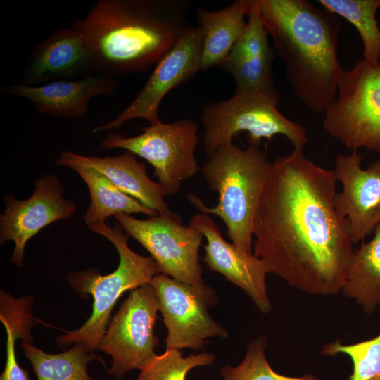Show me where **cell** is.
<instances>
[{"label": "cell", "instance_id": "obj_1", "mask_svg": "<svg viewBox=\"0 0 380 380\" xmlns=\"http://www.w3.org/2000/svg\"><path fill=\"white\" fill-rule=\"evenodd\" d=\"M336 182L334 170L293 148L272 163L254 215L253 255L313 296L341 291L355 251L348 220L335 208Z\"/></svg>", "mask_w": 380, "mask_h": 380}, {"label": "cell", "instance_id": "obj_2", "mask_svg": "<svg viewBox=\"0 0 380 380\" xmlns=\"http://www.w3.org/2000/svg\"><path fill=\"white\" fill-rule=\"evenodd\" d=\"M184 0H98L72 27L86 38L91 72L117 77L156 65L190 27Z\"/></svg>", "mask_w": 380, "mask_h": 380}, {"label": "cell", "instance_id": "obj_3", "mask_svg": "<svg viewBox=\"0 0 380 380\" xmlns=\"http://www.w3.org/2000/svg\"><path fill=\"white\" fill-rule=\"evenodd\" d=\"M273 41L293 94L324 113L344 72L338 60L343 22L306 0H248Z\"/></svg>", "mask_w": 380, "mask_h": 380}, {"label": "cell", "instance_id": "obj_4", "mask_svg": "<svg viewBox=\"0 0 380 380\" xmlns=\"http://www.w3.org/2000/svg\"><path fill=\"white\" fill-rule=\"evenodd\" d=\"M271 167L258 146H221L201 168L210 189L218 195L217 204L208 207L196 195L187 196L199 213L219 217L232 243L248 253H252L254 215Z\"/></svg>", "mask_w": 380, "mask_h": 380}, {"label": "cell", "instance_id": "obj_5", "mask_svg": "<svg viewBox=\"0 0 380 380\" xmlns=\"http://www.w3.org/2000/svg\"><path fill=\"white\" fill-rule=\"evenodd\" d=\"M88 228L113 243L119 254V264L108 274L102 275L94 269H89L68 276L71 286L78 293L92 296V312L81 327L60 335L56 341L62 347L80 343L92 353L98 349L110 322L113 307L122 293L151 283L160 272L151 257L140 255L129 247V236L118 223L113 227L103 222Z\"/></svg>", "mask_w": 380, "mask_h": 380}, {"label": "cell", "instance_id": "obj_6", "mask_svg": "<svg viewBox=\"0 0 380 380\" xmlns=\"http://www.w3.org/2000/svg\"><path fill=\"white\" fill-rule=\"evenodd\" d=\"M279 99V92L236 89L228 99L205 104L201 121L207 158L220 146L232 144L242 132L247 134L248 145L258 146L263 139L281 134L293 148L303 149L308 140L307 130L277 110Z\"/></svg>", "mask_w": 380, "mask_h": 380}, {"label": "cell", "instance_id": "obj_7", "mask_svg": "<svg viewBox=\"0 0 380 380\" xmlns=\"http://www.w3.org/2000/svg\"><path fill=\"white\" fill-rule=\"evenodd\" d=\"M324 129L346 148L380 154V61H357L344 70L324 113Z\"/></svg>", "mask_w": 380, "mask_h": 380}, {"label": "cell", "instance_id": "obj_8", "mask_svg": "<svg viewBox=\"0 0 380 380\" xmlns=\"http://www.w3.org/2000/svg\"><path fill=\"white\" fill-rule=\"evenodd\" d=\"M134 137L109 133L101 149L122 148L146 160L154 169L153 175L169 195L177 194L183 181L200 170L195 158L198 141V125L189 119L172 123L161 122L141 128Z\"/></svg>", "mask_w": 380, "mask_h": 380}, {"label": "cell", "instance_id": "obj_9", "mask_svg": "<svg viewBox=\"0 0 380 380\" xmlns=\"http://www.w3.org/2000/svg\"><path fill=\"white\" fill-rule=\"evenodd\" d=\"M115 217L125 232L149 252L161 274L191 285L204 284L198 258L203 235L194 227L184 226L177 213L144 220L126 213Z\"/></svg>", "mask_w": 380, "mask_h": 380}, {"label": "cell", "instance_id": "obj_10", "mask_svg": "<svg viewBox=\"0 0 380 380\" xmlns=\"http://www.w3.org/2000/svg\"><path fill=\"white\" fill-rule=\"evenodd\" d=\"M159 310L151 283L132 290L110 319L98 349L112 357L109 373L116 379L132 369L141 370L156 356L159 344L154 325Z\"/></svg>", "mask_w": 380, "mask_h": 380}, {"label": "cell", "instance_id": "obj_11", "mask_svg": "<svg viewBox=\"0 0 380 380\" xmlns=\"http://www.w3.org/2000/svg\"><path fill=\"white\" fill-rule=\"evenodd\" d=\"M151 283L167 329L166 349L198 350L208 338H227L226 329L208 312L214 300L210 288L180 282L161 273Z\"/></svg>", "mask_w": 380, "mask_h": 380}, {"label": "cell", "instance_id": "obj_12", "mask_svg": "<svg viewBox=\"0 0 380 380\" xmlns=\"http://www.w3.org/2000/svg\"><path fill=\"white\" fill-rule=\"evenodd\" d=\"M201 28L190 26L175 45L156 64L146 84L133 101L115 119L95 127L94 133L118 129L135 118L150 125L160 122L159 106L164 97L201 70Z\"/></svg>", "mask_w": 380, "mask_h": 380}, {"label": "cell", "instance_id": "obj_13", "mask_svg": "<svg viewBox=\"0 0 380 380\" xmlns=\"http://www.w3.org/2000/svg\"><path fill=\"white\" fill-rule=\"evenodd\" d=\"M62 194L58 178L46 175L36 179L34 192L27 199L5 196L6 210L0 216V242L15 243L11 263L18 267L23 265L25 248L32 237L47 225L70 218L75 213V203Z\"/></svg>", "mask_w": 380, "mask_h": 380}, {"label": "cell", "instance_id": "obj_14", "mask_svg": "<svg viewBox=\"0 0 380 380\" xmlns=\"http://www.w3.org/2000/svg\"><path fill=\"white\" fill-rule=\"evenodd\" d=\"M357 153L338 154L334 169L342 190L336 193L334 205L338 214L348 220L353 244L364 242L380 224V159L366 169Z\"/></svg>", "mask_w": 380, "mask_h": 380}, {"label": "cell", "instance_id": "obj_15", "mask_svg": "<svg viewBox=\"0 0 380 380\" xmlns=\"http://www.w3.org/2000/svg\"><path fill=\"white\" fill-rule=\"evenodd\" d=\"M189 225L198 229L206 239L203 260L208 267L241 288L261 312L268 313L272 306L265 282L269 271L265 262L253 253H248L226 241L217 225L207 214L193 215Z\"/></svg>", "mask_w": 380, "mask_h": 380}, {"label": "cell", "instance_id": "obj_16", "mask_svg": "<svg viewBox=\"0 0 380 380\" xmlns=\"http://www.w3.org/2000/svg\"><path fill=\"white\" fill-rule=\"evenodd\" d=\"M91 56L84 36L75 28L53 32L35 46L27 58L23 84L37 86L72 80L91 72Z\"/></svg>", "mask_w": 380, "mask_h": 380}, {"label": "cell", "instance_id": "obj_17", "mask_svg": "<svg viewBox=\"0 0 380 380\" xmlns=\"http://www.w3.org/2000/svg\"><path fill=\"white\" fill-rule=\"evenodd\" d=\"M118 86L115 77L89 75L72 80H58L29 86L15 84L2 86V93L23 97L41 113L52 117L80 118L89 111V100L96 96H110Z\"/></svg>", "mask_w": 380, "mask_h": 380}, {"label": "cell", "instance_id": "obj_18", "mask_svg": "<svg viewBox=\"0 0 380 380\" xmlns=\"http://www.w3.org/2000/svg\"><path fill=\"white\" fill-rule=\"evenodd\" d=\"M55 163L72 170L77 167L95 170L106 176L120 191L159 215L172 213L164 201V197L169 195L167 189L148 177L146 165L139 162L136 155L130 151H126L118 156L99 157L63 150Z\"/></svg>", "mask_w": 380, "mask_h": 380}, {"label": "cell", "instance_id": "obj_19", "mask_svg": "<svg viewBox=\"0 0 380 380\" xmlns=\"http://www.w3.org/2000/svg\"><path fill=\"white\" fill-rule=\"evenodd\" d=\"M246 28L234 44L222 67L232 76L236 90L279 93L272 67L275 58L268 32L248 0Z\"/></svg>", "mask_w": 380, "mask_h": 380}, {"label": "cell", "instance_id": "obj_20", "mask_svg": "<svg viewBox=\"0 0 380 380\" xmlns=\"http://www.w3.org/2000/svg\"><path fill=\"white\" fill-rule=\"evenodd\" d=\"M247 14V0H236L217 11L202 7L197 10V23L202 34L201 70L222 66L246 27Z\"/></svg>", "mask_w": 380, "mask_h": 380}, {"label": "cell", "instance_id": "obj_21", "mask_svg": "<svg viewBox=\"0 0 380 380\" xmlns=\"http://www.w3.org/2000/svg\"><path fill=\"white\" fill-rule=\"evenodd\" d=\"M341 292L367 315L380 307V224L372 239L354 251Z\"/></svg>", "mask_w": 380, "mask_h": 380}, {"label": "cell", "instance_id": "obj_22", "mask_svg": "<svg viewBox=\"0 0 380 380\" xmlns=\"http://www.w3.org/2000/svg\"><path fill=\"white\" fill-rule=\"evenodd\" d=\"M73 170L85 182L90 193L91 203L84 216L87 227L103 223L110 216L122 213H142L148 217L159 215L120 191L99 172L87 167Z\"/></svg>", "mask_w": 380, "mask_h": 380}, {"label": "cell", "instance_id": "obj_23", "mask_svg": "<svg viewBox=\"0 0 380 380\" xmlns=\"http://www.w3.org/2000/svg\"><path fill=\"white\" fill-rule=\"evenodd\" d=\"M25 355L37 380H95L87 373V365L97 357L80 343L61 353L51 354L22 341Z\"/></svg>", "mask_w": 380, "mask_h": 380}, {"label": "cell", "instance_id": "obj_24", "mask_svg": "<svg viewBox=\"0 0 380 380\" xmlns=\"http://www.w3.org/2000/svg\"><path fill=\"white\" fill-rule=\"evenodd\" d=\"M322 8L350 22L357 30L363 44V59L380 61V29L376 13L380 0H319Z\"/></svg>", "mask_w": 380, "mask_h": 380}, {"label": "cell", "instance_id": "obj_25", "mask_svg": "<svg viewBox=\"0 0 380 380\" xmlns=\"http://www.w3.org/2000/svg\"><path fill=\"white\" fill-rule=\"evenodd\" d=\"M321 353L327 356L348 355L353 363L349 380H380V333L370 339L343 344L339 339L324 344Z\"/></svg>", "mask_w": 380, "mask_h": 380}, {"label": "cell", "instance_id": "obj_26", "mask_svg": "<svg viewBox=\"0 0 380 380\" xmlns=\"http://www.w3.org/2000/svg\"><path fill=\"white\" fill-rule=\"evenodd\" d=\"M267 340L260 337L252 341L243 361L236 367L224 366L220 373L224 380H322L308 374L302 376H289L272 369L265 356Z\"/></svg>", "mask_w": 380, "mask_h": 380}, {"label": "cell", "instance_id": "obj_27", "mask_svg": "<svg viewBox=\"0 0 380 380\" xmlns=\"http://www.w3.org/2000/svg\"><path fill=\"white\" fill-rule=\"evenodd\" d=\"M214 359V355L208 353L183 357L179 350L166 349L141 369L135 380H186L190 369L210 365Z\"/></svg>", "mask_w": 380, "mask_h": 380}, {"label": "cell", "instance_id": "obj_28", "mask_svg": "<svg viewBox=\"0 0 380 380\" xmlns=\"http://www.w3.org/2000/svg\"><path fill=\"white\" fill-rule=\"evenodd\" d=\"M7 334L6 359L5 367L0 376V380H31L27 369L21 368L18 362L15 354V340L24 339L21 331L9 325L5 321H1Z\"/></svg>", "mask_w": 380, "mask_h": 380}]
</instances>
